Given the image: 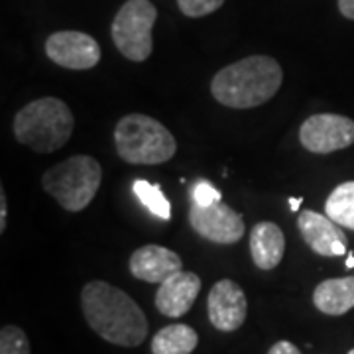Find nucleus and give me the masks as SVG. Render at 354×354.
<instances>
[{"label": "nucleus", "instance_id": "obj_9", "mask_svg": "<svg viewBox=\"0 0 354 354\" xmlns=\"http://www.w3.org/2000/svg\"><path fill=\"white\" fill-rule=\"evenodd\" d=\"M46 55L65 69L85 71L101 62V48L88 34L64 30L46 39Z\"/></svg>", "mask_w": 354, "mask_h": 354}, {"label": "nucleus", "instance_id": "obj_5", "mask_svg": "<svg viewBox=\"0 0 354 354\" xmlns=\"http://www.w3.org/2000/svg\"><path fill=\"white\" fill-rule=\"evenodd\" d=\"M101 181V164L85 153L67 158L50 167L41 177L44 189L69 213H79L87 209L91 201L97 197Z\"/></svg>", "mask_w": 354, "mask_h": 354}, {"label": "nucleus", "instance_id": "obj_6", "mask_svg": "<svg viewBox=\"0 0 354 354\" xmlns=\"http://www.w3.org/2000/svg\"><path fill=\"white\" fill-rule=\"evenodd\" d=\"M158 10L150 0H127L113 20V41L130 62H146L153 50L152 28Z\"/></svg>", "mask_w": 354, "mask_h": 354}, {"label": "nucleus", "instance_id": "obj_12", "mask_svg": "<svg viewBox=\"0 0 354 354\" xmlns=\"http://www.w3.org/2000/svg\"><path fill=\"white\" fill-rule=\"evenodd\" d=\"M130 274L148 283H162L183 270L181 256L160 244H146L130 256Z\"/></svg>", "mask_w": 354, "mask_h": 354}, {"label": "nucleus", "instance_id": "obj_14", "mask_svg": "<svg viewBox=\"0 0 354 354\" xmlns=\"http://www.w3.org/2000/svg\"><path fill=\"white\" fill-rule=\"evenodd\" d=\"M250 254L254 264L260 270H274L283 260L286 254V236L276 223H258L250 230Z\"/></svg>", "mask_w": 354, "mask_h": 354}, {"label": "nucleus", "instance_id": "obj_25", "mask_svg": "<svg viewBox=\"0 0 354 354\" xmlns=\"http://www.w3.org/2000/svg\"><path fill=\"white\" fill-rule=\"evenodd\" d=\"M290 205L293 211H297V209H299V205H301V197H297V199H290Z\"/></svg>", "mask_w": 354, "mask_h": 354}, {"label": "nucleus", "instance_id": "obj_2", "mask_svg": "<svg viewBox=\"0 0 354 354\" xmlns=\"http://www.w3.org/2000/svg\"><path fill=\"white\" fill-rule=\"evenodd\" d=\"M281 65L270 55H250L223 67L211 81V93L228 109H256L276 97L281 87Z\"/></svg>", "mask_w": 354, "mask_h": 354}, {"label": "nucleus", "instance_id": "obj_19", "mask_svg": "<svg viewBox=\"0 0 354 354\" xmlns=\"http://www.w3.org/2000/svg\"><path fill=\"white\" fill-rule=\"evenodd\" d=\"M0 354H30V341L26 333L14 325L0 330Z\"/></svg>", "mask_w": 354, "mask_h": 354}, {"label": "nucleus", "instance_id": "obj_17", "mask_svg": "<svg viewBox=\"0 0 354 354\" xmlns=\"http://www.w3.org/2000/svg\"><path fill=\"white\" fill-rule=\"evenodd\" d=\"M325 215L339 227L354 230V181H344L330 191L325 203Z\"/></svg>", "mask_w": 354, "mask_h": 354}, {"label": "nucleus", "instance_id": "obj_21", "mask_svg": "<svg viewBox=\"0 0 354 354\" xmlns=\"http://www.w3.org/2000/svg\"><path fill=\"white\" fill-rule=\"evenodd\" d=\"M191 195H193V203H197V205H201V207H209V205H215V203H221V191L213 187L211 183H207V181H199L193 191H191Z\"/></svg>", "mask_w": 354, "mask_h": 354}, {"label": "nucleus", "instance_id": "obj_23", "mask_svg": "<svg viewBox=\"0 0 354 354\" xmlns=\"http://www.w3.org/2000/svg\"><path fill=\"white\" fill-rule=\"evenodd\" d=\"M6 216H8V209H6V193L0 189V232L6 230Z\"/></svg>", "mask_w": 354, "mask_h": 354}, {"label": "nucleus", "instance_id": "obj_18", "mask_svg": "<svg viewBox=\"0 0 354 354\" xmlns=\"http://www.w3.org/2000/svg\"><path fill=\"white\" fill-rule=\"evenodd\" d=\"M132 189H134V195L138 197L140 203H142L150 213H153L156 216H160V218H164V221H169V218H171V205L165 199L164 191H162L160 185L150 183V181H146V179H136L134 185H132Z\"/></svg>", "mask_w": 354, "mask_h": 354}, {"label": "nucleus", "instance_id": "obj_3", "mask_svg": "<svg viewBox=\"0 0 354 354\" xmlns=\"http://www.w3.org/2000/svg\"><path fill=\"white\" fill-rule=\"evenodd\" d=\"M75 127L71 109L62 99L44 97L20 109L14 116V136L20 144L38 153H51L64 148Z\"/></svg>", "mask_w": 354, "mask_h": 354}, {"label": "nucleus", "instance_id": "obj_22", "mask_svg": "<svg viewBox=\"0 0 354 354\" xmlns=\"http://www.w3.org/2000/svg\"><path fill=\"white\" fill-rule=\"evenodd\" d=\"M268 354H301V351L290 341H278L276 344H272V348L268 351Z\"/></svg>", "mask_w": 354, "mask_h": 354}, {"label": "nucleus", "instance_id": "obj_20", "mask_svg": "<svg viewBox=\"0 0 354 354\" xmlns=\"http://www.w3.org/2000/svg\"><path fill=\"white\" fill-rule=\"evenodd\" d=\"M179 4V10L189 16V18H201V16H207V14L216 12L225 0H177Z\"/></svg>", "mask_w": 354, "mask_h": 354}, {"label": "nucleus", "instance_id": "obj_1", "mask_svg": "<svg viewBox=\"0 0 354 354\" xmlns=\"http://www.w3.org/2000/svg\"><path fill=\"white\" fill-rule=\"evenodd\" d=\"M81 307L88 327L111 344L134 348L148 337V319L140 305L106 281H88L81 291Z\"/></svg>", "mask_w": 354, "mask_h": 354}, {"label": "nucleus", "instance_id": "obj_24", "mask_svg": "<svg viewBox=\"0 0 354 354\" xmlns=\"http://www.w3.org/2000/svg\"><path fill=\"white\" fill-rule=\"evenodd\" d=\"M339 10L344 18L354 20V0H339Z\"/></svg>", "mask_w": 354, "mask_h": 354}, {"label": "nucleus", "instance_id": "obj_10", "mask_svg": "<svg viewBox=\"0 0 354 354\" xmlns=\"http://www.w3.org/2000/svg\"><path fill=\"white\" fill-rule=\"evenodd\" d=\"M207 313L215 329L223 333L241 329L248 313V301L244 290L232 279H218L209 291Z\"/></svg>", "mask_w": 354, "mask_h": 354}, {"label": "nucleus", "instance_id": "obj_27", "mask_svg": "<svg viewBox=\"0 0 354 354\" xmlns=\"http://www.w3.org/2000/svg\"><path fill=\"white\" fill-rule=\"evenodd\" d=\"M348 354H354V348H353V351H351V353H348Z\"/></svg>", "mask_w": 354, "mask_h": 354}, {"label": "nucleus", "instance_id": "obj_4", "mask_svg": "<svg viewBox=\"0 0 354 354\" xmlns=\"http://www.w3.org/2000/svg\"><path fill=\"white\" fill-rule=\"evenodd\" d=\"M114 146L120 160L132 165H160L177 152V142L167 128L152 116L132 113L114 128Z\"/></svg>", "mask_w": 354, "mask_h": 354}, {"label": "nucleus", "instance_id": "obj_11", "mask_svg": "<svg viewBox=\"0 0 354 354\" xmlns=\"http://www.w3.org/2000/svg\"><path fill=\"white\" fill-rule=\"evenodd\" d=\"M297 228L305 244L319 256L339 258L348 250V239L335 221L317 211H301L297 216Z\"/></svg>", "mask_w": 354, "mask_h": 354}, {"label": "nucleus", "instance_id": "obj_13", "mask_svg": "<svg viewBox=\"0 0 354 354\" xmlns=\"http://www.w3.org/2000/svg\"><path fill=\"white\" fill-rule=\"evenodd\" d=\"M201 291V278L193 272H177L160 283L156 291V307L165 317H183L189 311Z\"/></svg>", "mask_w": 354, "mask_h": 354}, {"label": "nucleus", "instance_id": "obj_7", "mask_svg": "<svg viewBox=\"0 0 354 354\" xmlns=\"http://www.w3.org/2000/svg\"><path fill=\"white\" fill-rule=\"evenodd\" d=\"M299 142L311 153L344 150L354 144V120L342 114H313L299 128Z\"/></svg>", "mask_w": 354, "mask_h": 354}, {"label": "nucleus", "instance_id": "obj_16", "mask_svg": "<svg viewBox=\"0 0 354 354\" xmlns=\"http://www.w3.org/2000/svg\"><path fill=\"white\" fill-rule=\"evenodd\" d=\"M199 344L197 330L176 323L160 329L152 339V354H191Z\"/></svg>", "mask_w": 354, "mask_h": 354}, {"label": "nucleus", "instance_id": "obj_15", "mask_svg": "<svg viewBox=\"0 0 354 354\" xmlns=\"http://www.w3.org/2000/svg\"><path fill=\"white\" fill-rule=\"evenodd\" d=\"M313 305L325 315L348 313L354 309V276L323 279L313 291Z\"/></svg>", "mask_w": 354, "mask_h": 354}, {"label": "nucleus", "instance_id": "obj_8", "mask_svg": "<svg viewBox=\"0 0 354 354\" xmlns=\"http://www.w3.org/2000/svg\"><path fill=\"white\" fill-rule=\"evenodd\" d=\"M189 225L201 239L215 244H236L246 230L241 213L223 201L209 207L191 203Z\"/></svg>", "mask_w": 354, "mask_h": 354}, {"label": "nucleus", "instance_id": "obj_26", "mask_svg": "<svg viewBox=\"0 0 354 354\" xmlns=\"http://www.w3.org/2000/svg\"><path fill=\"white\" fill-rule=\"evenodd\" d=\"M346 268H354V254H348V258H346Z\"/></svg>", "mask_w": 354, "mask_h": 354}]
</instances>
